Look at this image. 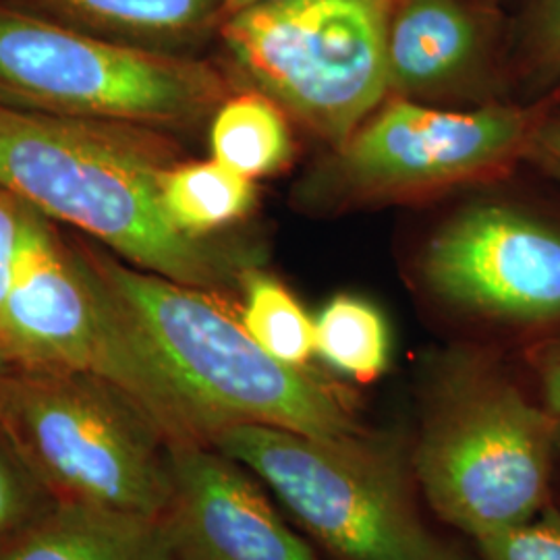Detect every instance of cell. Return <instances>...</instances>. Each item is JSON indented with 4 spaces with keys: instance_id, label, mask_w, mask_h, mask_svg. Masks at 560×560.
Masks as SVG:
<instances>
[{
    "instance_id": "9",
    "label": "cell",
    "mask_w": 560,
    "mask_h": 560,
    "mask_svg": "<svg viewBox=\"0 0 560 560\" xmlns=\"http://www.w3.org/2000/svg\"><path fill=\"white\" fill-rule=\"evenodd\" d=\"M0 351L13 365L96 374L140 405L164 436L156 365L119 298L38 214L21 243L0 312Z\"/></svg>"
},
{
    "instance_id": "4",
    "label": "cell",
    "mask_w": 560,
    "mask_h": 560,
    "mask_svg": "<svg viewBox=\"0 0 560 560\" xmlns=\"http://www.w3.org/2000/svg\"><path fill=\"white\" fill-rule=\"evenodd\" d=\"M212 446L247 467L326 560H448L457 548L423 513L405 432L245 423Z\"/></svg>"
},
{
    "instance_id": "5",
    "label": "cell",
    "mask_w": 560,
    "mask_h": 560,
    "mask_svg": "<svg viewBox=\"0 0 560 560\" xmlns=\"http://www.w3.org/2000/svg\"><path fill=\"white\" fill-rule=\"evenodd\" d=\"M233 90L210 60L106 40L0 2V106L171 131L212 119Z\"/></svg>"
},
{
    "instance_id": "22",
    "label": "cell",
    "mask_w": 560,
    "mask_h": 560,
    "mask_svg": "<svg viewBox=\"0 0 560 560\" xmlns=\"http://www.w3.org/2000/svg\"><path fill=\"white\" fill-rule=\"evenodd\" d=\"M38 214V210L0 185V312L11 287L21 243Z\"/></svg>"
},
{
    "instance_id": "3",
    "label": "cell",
    "mask_w": 560,
    "mask_h": 560,
    "mask_svg": "<svg viewBox=\"0 0 560 560\" xmlns=\"http://www.w3.org/2000/svg\"><path fill=\"white\" fill-rule=\"evenodd\" d=\"M559 446L560 418L483 347L457 342L423 363L411 463L428 511L463 538L546 509Z\"/></svg>"
},
{
    "instance_id": "1",
    "label": "cell",
    "mask_w": 560,
    "mask_h": 560,
    "mask_svg": "<svg viewBox=\"0 0 560 560\" xmlns=\"http://www.w3.org/2000/svg\"><path fill=\"white\" fill-rule=\"evenodd\" d=\"M164 131L60 119L0 106V185L50 221L75 226L143 272L221 298L261 266L252 247L191 237L164 210L179 162Z\"/></svg>"
},
{
    "instance_id": "13",
    "label": "cell",
    "mask_w": 560,
    "mask_h": 560,
    "mask_svg": "<svg viewBox=\"0 0 560 560\" xmlns=\"http://www.w3.org/2000/svg\"><path fill=\"white\" fill-rule=\"evenodd\" d=\"M0 560H177L162 517L55 501L0 544Z\"/></svg>"
},
{
    "instance_id": "25",
    "label": "cell",
    "mask_w": 560,
    "mask_h": 560,
    "mask_svg": "<svg viewBox=\"0 0 560 560\" xmlns=\"http://www.w3.org/2000/svg\"><path fill=\"white\" fill-rule=\"evenodd\" d=\"M260 2H268V0H226V18L237 13L241 9H247V7H254V4H260Z\"/></svg>"
},
{
    "instance_id": "12",
    "label": "cell",
    "mask_w": 560,
    "mask_h": 560,
    "mask_svg": "<svg viewBox=\"0 0 560 560\" xmlns=\"http://www.w3.org/2000/svg\"><path fill=\"white\" fill-rule=\"evenodd\" d=\"M499 21L474 0H393L388 98L441 108L499 101Z\"/></svg>"
},
{
    "instance_id": "19",
    "label": "cell",
    "mask_w": 560,
    "mask_h": 560,
    "mask_svg": "<svg viewBox=\"0 0 560 560\" xmlns=\"http://www.w3.org/2000/svg\"><path fill=\"white\" fill-rule=\"evenodd\" d=\"M55 497L0 428V544L42 515Z\"/></svg>"
},
{
    "instance_id": "17",
    "label": "cell",
    "mask_w": 560,
    "mask_h": 560,
    "mask_svg": "<svg viewBox=\"0 0 560 560\" xmlns=\"http://www.w3.org/2000/svg\"><path fill=\"white\" fill-rule=\"evenodd\" d=\"M316 355L332 372L372 384L390 365V326L381 307L353 293H339L314 318Z\"/></svg>"
},
{
    "instance_id": "10",
    "label": "cell",
    "mask_w": 560,
    "mask_h": 560,
    "mask_svg": "<svg viewBox=\"0 0 560 560\" xmlns=\"http://www.w3.org/2000/svg\"><path fill=\"white\" fill-rule=\"evenodd\" d=\"M434 307L467 326L560 324V226L509 203H469L430 235L418 261Z\"/></svg>"
},
{
    "instance_id": "21",
    "label": "cell",
    "mask_w": 560,
    "mask_h": 560,
    "mask_svg": "<svg viewBox=\"0 0 560 560\" xmlns=\"http://www.w3.org/2000/svg\"><path fill=\"white\" fill-rule=\"evenodd\" d=\"M525 59L541 78L560 73V0H536L525 30Z\"/></svg>"
},
{
    "instance_id": "16",
    "label": "cell",
    "mask_w": 560,
    "mask_h": 560,
    "mask_svg": "<svg viewBox=\"0 0 560 560\" xmlns=\"http://www.w3.org/2000/svg\"><path fill=\"white\" fill-rule=\"evenodd\" d=\"M162 206L171 222L191 237H217L247 219L258 201L256 180L219 161L175 162L161 179Z\"/></svg>"
},
{
    "instance_id": "27",
    "label": "cell",
    "mask_w": 560,
    "mask_h": 560,
    "mask_svg": "<svg viewBox=\"0 0 560 560\" xmlns=\"http://www.w3.org/2000/svg\"><path fill=\"white\" fill-rule=\"evenodd\" d=\"M11 365H13V363H11L9 358H7V355L0 351V374H2V372H7Z\"/></svg>"
},
{
    "instance_id": "20",
    "label": "cell",
    "mask_w": 560,
    "mask_h": 560,
    "mask_svg": "<svg viewBox=\"0 0 560 560\" xmlns=\"http://www.w3.org/2000/svg\"><path fill=\"white\" fill-rule=\"evenodd\" d=\"M471 546L481 560H560V506L552 501L536 517Z\"/></svg>"
},
{
    "instance_id": "11",
    "label": "cell",
    "mask_w": 560,
    "mask_h": 560,
    "mask_svg": "<svg viewBox=\"0 0 560 560\" xmlns=\"http://www.w3.org/2000/svg\"><path fill=\"white\" fill-rule=\"evenodd\" d=\"M162 513L177 560H326L240 460L214 446H171Z\"/></svg>"
},
{
    "instance_id": "7",
    "label": "cell",
    "mask_w": 560,
    "mask_h": 560,
    "mask_svg": "<svg viewBox=\"0 0 560 560\" xmlns=\"http://www.w3.org/2000/svg\"><path fill=\"white\" fill-rule=\"evenodd\" d=\"M544 117L538 106L506 102L441 108L386 98L303 175L295 203L303 212L339 214L483 183L529 159Z\"/></svg>"
},
{
    "instance_id": "6",
    "label": "cell",
    "mask_w": 560,
    "mask_h": 560,
    "mask_svg": "<svg viewBox=\"0 0 560 560\" xmlns=\"http://www.w3.org/2000/svg\"><path fill=\"white\" fill-rule=\"evenodd\" d=\"M0 428L55 501L162 517L171 444L136 400L96 374L11 365Z\"/></svg>"
},
{
    "instance_id": "26",
    "label": "cell",
    "mask_w": 560,
    "mask_h": 560,
    "mask_svg": "<svg viewBox=\"0 0 560 560\" xmlns=\"http://www.w3.org/2000/svg\"><path fill=\"white\" fill-rule=\"evenodd\" d=\"M448 560H481L478 557V552L474 550V546H469V548H463V546H457L455 548V552L451 555V559Z\"/></svg>"
},
{
    "instance_id": "2",
    "label": "cell",
    "mask_w": 560,
    "mask_h": 560,
    "mask_svg": "<svg viewBox=\"0 0 560 560\" xmlns=\"http://www.w3.org/2000/svg\"><path fill=\"white\" fill-rule=\"evenodd\" d=\"M78 247L136 322L156 365L171 446H212L245 423L305 434L363 428L347 386L268 355L217 295L143 272L108 249Z\"/></svg>"
},
{
    "instance_id": "18",
    "label": "cell",
    "mask_w": 560,
    "mask_h": 560,
    "mask_svg": "<svg viewBox=\"0 0 560 560\" xmlns=\"http://www.w3.org/2000/svg\"><path fill=\"white\" fill-rule=\"evenodd\" d=\"M240 293V320L249 337L280 363L312 365L316 355L314 318L298 295L261 266L243 277Z\"/></svg>"
},
{
    "instance_id": "8",
    "label": "cell",
    "mask_w": 560,
    "mask_h": 560,
    "mask_svg": "<svg viewBox=\"0 0 560 560\" xmlns=\"http://www.w3.org/2000/svg\"><path fill=\"white\" fill-rule=\"evenodd\" d=\"M393 0H268L222 21L237 88L277 102L335 148L388 98L386 36Z\"/></svg>"
},
{
    "instance_id": "23",
    "label": "cell",
    "mask_w": 560,
    "mask_h": 560,
    "mask_svg": "<svg viewBox=\"0 0 560 560\" xmlns=\"http://www.w3.org/2000/svg\"><path fill=\"white\" fill-rule=\"evenodd\" d=\"M532 363L538 382V399L560 418V330L541 342Z\"/></svg>"
},
{
    "instance_id": "24",
    "label": "cell",
    "mask_w": 560,
    "mask_h": 560,
    "mask_svg": "<svg viewBox=\"0 0 560 560\" xmlns=\"http://www.w3.org/2000/svg\"><path fill=\"white\" fill-rule=\"evenodd\" d=\"M529 159L560 180V115L544 117L529 150Z\"/></svg>"
},
{
    "instance_id": "14",
    "label": "cell",
    "mask_w": 560,
    "mask_h": 560,
    "mask_svg": "<svg viewBox=\"0 0 560 560\" xmlns=\"http://www.w3.org/2000/svg\"><path fill=\"white\" fill-rule=\"evenodd\" d=\"M60 25L138 48L194 55L219 36L226 0H7Z\"/></svg>"
},
{
    "instance_id": "15",
    "label": "cell",
    "mask_w": 560,
    "mask_h": 560,
    "mask_svg": "<svg viewBox=\"0 0 560 560\" xmlns=\"http://www.w3.org/2000/svg\"><path fill=\"white\" fill-rule=\"evenodd\" d=\"M240 90L210 119L212 159L252 180L279 175L295 156L291 119L268 96Z\"/></svg>"
}]
</instances>
